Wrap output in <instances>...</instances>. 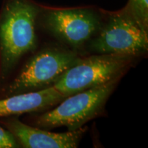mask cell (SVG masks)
Returning a JSON list of instances; mask_svg holds the SVG:
<instances>
[{"instance_id": "cell-1", "label": "cell", "mask_w": 148, "mask_h": 148, "mask_svg": "<svg viewBox=\"0 0 148 148\" xmlns=\"http://www.w3.org/2000/svg\"><path fill=\"white\" fill-rule=\"evenodd\" d=\"M40 7L32 0H3L0 10V90L37 47Z\"/></svg>"}, {"instance_id": "cell-2", "label": "cell", "mask_w": 148, "mask_h": 148, "mask_svg": "<svg viewBox=\"0 0 148 148\" xmlns=\"http://www.w3.org/2000/svg\"><path fill=\"white\" fill-rule=\"evenodd\" d=\"M120 79L68 96L56 108L34 117L33 125L44 129L64 126L69 131L84 127L85 123L103 113L107 101Z\"/></svg>"}, {"instance_id": "cell-3", "label": "cell", "mask_w": 148, "mask_h": 148, "mask_svg": "<svg viewBox=\"0 0 148 148\" xmlns=\"http://www.w3.org/2000/svg\"><path fill=\"white\" fill-rule=\"evenodd\" d=\"M79 58L75 51L62 48L48 47L38 51L27 59L0 90V98L53 86Z\"/></svg>"}, {"instance_id": "cell-4", "label": "cell", "mask_w": 148, "mask_h": 148, "mask_svg": "<svg viewBox=\"0 0 148 148\" xmlns=\"http://www.w3.org/2000/svg\"><path fill=\"white\" fill-rule=\"evenodd\" d=\"M137 57L98 54L79 58L56 81L53 86L66 97L121 77Z\"/></svg>"}, {"instance_id": "cell-5", "label": "cell", "mask_w": 148, "mask_h": 148, "mask_svg": "<svg viewBox=\"0 0 148 148\" xmlns=\"http://www.w3.org/2000/svg\"><path fill=\"white\" fill-rule=\"evenodd\" d=\"M90 48L98 54L139 57L147 51L148 30L123 10L110 14L91 38Z\"/></svg>"}, {"instance_id": "cell-6", "label": "cell", "mask_w": 148, "mask_h": 148, "mask_svg": "<svg viewBox=\"0 0 148 148\" xmlns=\"http://www.w3.org/2000/svg\"><path fill=\"white\" fill-rule=\"evenodd\" d=\"M43 23L53 36L73 48L91 39L101 24L99 15L89 8L49 9Z\"/></svg>"}, {"instance_id": "cell-7", "label": "cell", "mask_w": 148, "mask_h": 148, "mask_svg": "<svg viewBox=\"0 0 148 148\" xmlns=\"http://www.w3.org/2000/svg\"><path fill=\"white\" fill-rule=\"evenodd\" d=\"M0 123L25 148H75L87 130V127H82L63 133L49 132L25 124L16 116L0 118Z\"/></svg>"}, {"instance_id": "cell-8", "label": "cell", "mask_w": 148, "mask_h": 148, "mask_svg": "<svg viewBox=\"0 0 148 148\" xmlns=\"http://www.w3.org/2000/svg\"><path fill=\"white\" fill-rule=\"evenodd\" d=\"M65 98L53 86L34 92L0 98V118L40 112Z\"/></svg>"}, {"instance_id": "cell-9", "label": "cell", "mask_w": 148, "mask_h": 148, "mask_svg": "<svg viewBox=\"0 0 148 148\" xmlns=\"http://www.w3.org/2000/svg\"><path fill=\"white\" fill-rule=\"evenodd\" d=\"M125 10L148 30V0H128Z\"/></svg>"}, {"instance_id": "cell-10", "label": "cell", "mask_w": 148, "mask_h": 148, "mask_svg": "<svg viewBox=\"0 0 148 148\" xmlns=\"http://www.w3.org/2000/svg\"><path fill=\"white\" fill-rule=\"evenodd\" d=\"M20 147L11 133L0 125V148H15Z\"/></svg>"}]
</instances>
